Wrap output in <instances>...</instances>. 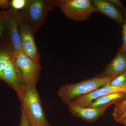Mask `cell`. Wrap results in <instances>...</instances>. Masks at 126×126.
Masks as SVG:
<instances>
[{"label": "cell", "mask_w": 126, "mask_h": 126, "mask_svg": "<svg viewBox=\"0 0 126 126\" xmlns=\"http://www.w3.org/2000/svg\"><path fill=\"white\" fill-rule=\"evenodd\" d=\"M34 83L25 84L17 94L24 111L31 125H47L48 122L41 104L39 94Z\"/></svg>", "instance_id": "6da1fadb"}, {"label": "cell", "mask_w": 126, "mask_h": 126, "mask_svg": "<svg viewBox=\"0 0 126 126\" xmlns=\"http://www.w3.org/2000/svg\"><path fill=\"white\" fill-rule=\"evenodd\" d=\"M15 52L7 37L0 40V80L15 90L16 94L24 83L14 61Z\"/></svg>", "instance_id": "7a4b0ae2"}, {"label": "cell", "mask_w": 126, "mask_h": 126, "mask_svg": "<svg viewBox=\"0 0 126 126\" xmlns=\"http://www.w3.org/2000/svg\"><path fill=\"white\" fill-rule=\"evenodd\" d=\"M116 77L102 78L97 75L79 82L62 85L59 89L58 94L61 100L67 105L77 98L108 84Z\"/></svg>", "instance_id": "3957f363"}, {"label": "cell", "mask_w": 126, "mask_h": 126, "mask_svg": "<svg viewBox=\"0 0 126 126\" xmlns=\"http://www.w3.org/2000/svg\"><path fill=\"white\" fill-rule=\"evenodd\" d=\"M55 7L54 0H27L20 12L22 19L35 34L44 24L49 12Z\"/></svg>", "instance_id": "277c9868"}, {"label": "cell", "mask_w": 126, "mask_h": 126, "mask_svg": "<svg viewBox=\"0 0 126 126\" xmlns=\"http://www.w3.org/2000/svg\"><path fill=\"white\" fill-rule=\"evenodd\" d=\"M54 2L66 18L75 21H85L97 12L90 0H54Z\"/></svg>", "instance_id": "5b68a950"}, {"label": "cell", "mask_w": 126, "mask_h": 126, "mask_svg": "<svg viewBox=\"0 0 126 126\" xmlns=\"http://www.w3.org/2000/svg\"><path fill=\"white\" fill-rule=\"evenodd\" d=\"M14 61L18 73L24 84H36L39 79L41 67L24 53H15Z\"/></svg>", "instance_id": "8992f818"}, {"label": "cell", "mask_w": 126, "mask_h": 126, "mask_svg": "<svg viewBox=\"0 0 126 126\" xmlns=\"http://www.w3.org/2000/svg\"><path fill=\"white\" fill-rule=\"evenodd\" d=\"M19 30L22 51L35 62L40 64V55L35 41V34L21 17Z\"/></svg>", "instance_id": "52a82bcc"}, {"label": "cell", "mask_w": 126, "mask_h": 126, "mask_svg": "<svg viewBox=\"0 0 126 126\" xmlns=\"http://www.w3.org/2000/svg\"><path fill=\"white\" fill-rule=\"evenodd\" d=\"M21 18L19 12L11 8L7 10V38L15 53L22 51L19 30Z\"/></svg>", "instance_id": "ba28073f"}, {"label": "cell", "mask_w": 126, "mask_h": 126, "mask_svg": "<svg viewBox=\"0 0 126 126\" xmlns=\"http://www.w3.org/2000/svg\"><path fill=\"white\" fill-rule=\"evenodd\" d=\"M117 93H124L126 95V81L119 86H112L107 84L89 93L77 98L70 103L81 107H88L97 98L104 95Z\"/></svg>", "instance_id": "9c48e42d"}, {"label": "cell", "mask_w": 126, "mask_h": 126, "mask_svg": "<svg viewBox=\"0 0 126 126\" xmlns=\"http://www.w3.org/2000/svg\"><path fill=\"white\" fill-rule=\"evenodd\" d=\"M111 104H107L97 108H83L71 103L67 106L72 115L75 117L81 118L88 122H93L97 121L103 115L106 109Z\"/></svg>", "instance_id": "30bf717a"}, {"label": "cell", "mask_w": 126, "mask_h": 126, "mask_svg": "<svg viewBox=\"0 0 126 126\" xmlns=\"http://www.w3.org/2000/svg\"><path fill=\"white\" fill-rule=\"evenodd\" d=\"M92 2L97 12L102 13L121 25H123L125 18L121 11L111 2L105 0H94Z\"/></svg>", "instance_id": "8fae6325"}, {"label": "cell", "mask_w": 126, "mask_h": 126, "mask_svg": "<svg viewBox=\"0 0 126 126\" xmlns=\"http://www.w3.org/2000/svg\"><path fill=\"white\" fill-rule=\"evenodd\" d=\"M126 71V53L121 48L116 56L105 68L99 77H117Z\"/></svg>", "instance_id": "7c38bea8"}, {"label": "cell", "mask_w": 126, "mask_h": 126, "mask_svg": "<svg viewBox=\"0 0 126 126\" xmlns=\"http://www.w3.org/2000/svg\"><path fill=\"white\" fill-rule=\"evenodd\" d=\"M126 95L124 93H117L104 95L94 100L88 107L94 108L107 104H114L124 99Z\"/></svg>", "instance_id": "4fadbf2b"}, {"label": "cell", "mask_w": 126, "mask_h": 126, "mask_svg": "<svg viewBox=\"0 0 126 126\" xmlns=\"http://www.w3.org/2000/svg\"><path fill=\"white\" fill-rule=\"evenodd\" d=\"M112 116L116 121L121 123L126 117V98L114 104Z\"/></svg>", "instance_id": "5bb4252c"}, {"label": "cell", "mask_w": 126, "mask_h": 126, "mask_svg": "<svg viewBox=\"0 0 126 126\" xmlns=\"http://www.w3.org/2000/svg\"><path fill=\"white\" fill-rule=\"evenodd\" d=\"M7 10L0 11V40L7 37Z\"/></svg>", "instance_id": "9a60e30c"}, {"label": "cell", "mask_w": 126, "mask_h": 126, "mask_svg": "<svg viewBox=\"0 0 126 126\" xmlns=\"http://www.w3.org/2000/svg\"><path fill=\"white\" fill-rule=\"evenodd\" d=\"M27 0H11L10 1V8L18 11H22L26 5Z\"/></svg>", "instance_id": "2e32d148"}, {"label": "cell", "mask_w": 126, "mask_h": 126, "mask_svg": "<svg viewBox=\"0 0 126 126\" xmlns=\"http://www.w3.org/2000/svg\"><path fill=\"white\" fill-rule=\"evenodd\" d=\"M126 81V72L116 77L108 84L112 86H120Z\"/></svg>", "instance_id": "e0dca14e"}, {"label": "cell", "mask_w": 126, "mask_h": 126, "mask_svg": "<svg viewBox=\"0 0 126 126\" xmlns=\"http://www.w3.org/2000/svg\"><path fill=\"white\" fill-rule=\"evenodd\" d=\"M122 26V35L123 43L121 48L126 53V17L125 18L124 23Z\"/></svg>", "instance_id": "ac0fdd59"}, {"label": "cell", "mask_w": 126, "mask_h": 126, "mask_svg": "<svg viewBox=\"0 0 126 126\" xmlns=\"http://www.w3.org/2000/svg\"><path fill=\"white\" fill-rule=\"evenodd\" d=\"M19 126H32L24 112L22 109H21V116Z\"/></svg>", "instance_id": "d6986e66"}, {"label": "cell", "mask_w": 126, "mask_h": 126, "mask_svg": "<svg viewBox=\"0 0 126 126\" xmlns=\"http://www.w3.org/2000/svg\"><path fill=\"white\" fill-rule=\"evenodd\" d=\"M10 1L0 0V9H10Z\"/></svg>", "instance_id": "ffe728a7"}, {"label": "cell", "mask_w": 126, "mask_h": 126, "mask_svg": "<svg viewBox=\"0 0 126 126\" xmlns=\"http://www.w3.org/2000/svg\"><path fill=\"white\" fill-rule=\"evenodd\" d=\"M109 1L111 2L113 5H115L117 7H119L122 9L123 10L126 12V10L124 8L121 1L118 0H109Z\"/></svg>", "instance_id": "44dd1931"}, {"label": "cell", "mask_w": 126, "mask_h": 126, "mask_svg": "<svg viewBox=\"0 0 126 126\" xmlns=\"http://www.w3.org/2000/svg\"><path fill=\"white\" fill-rule=\"evenodd\" d=\"M32 126H50L49 124H48L47 125H38V124H34V125H31Z\"/></svg>", "instance_id": "7402d4cb"}, {"label": "cell", "mask_w": 126, "mask_h": 126, "mask_svg": "<svg viewBox=\"0 0 126 126\" xmlns=\"http://www.w3.org/2000/svg\"><path fill=\"white\" fill-rule=\"evenodd\" d=\"M121 123L124 124L126 126V117L124 118V119H123Z\"/></svg>", "instance_id": "603a6c76"}, {"label": "cell", "mask_w": 126, "mask_h": 126, "mask_svg": "<svg viewBox=\"0 0 126 126\" xmlns=\"http://www.w3.org/2000/svg\"></svg>", "instance_id": "cb8c5ba5"}]
</instances>
